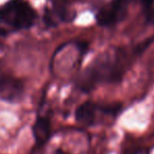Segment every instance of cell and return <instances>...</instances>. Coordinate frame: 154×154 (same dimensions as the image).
I'll list each match as a JSON object with an SVG mask.
<instances>
[{
    "label": "cell",
    "mask_w": 154,
    "mask_h": 154,
    "mask_svg": "<svg viewBox=\"0 0 154 154\" xmlns=\"http://www.w3.org/2000/svg\"><path fill=\"white\" fill-rule=\"evenodd\" d=\"M132 57L133 55L122 48L106 51L84 71L80 78V87L89 90L97 83L119 81L125 73Z\"/></svg>",
    "instance_id": "6da1fadb"
},
{
    "label": "cell",
    "mask_w": 154,
    "mask_h": 154,
    "mask_svg": "<svg viewBox=\"0 0 154 154\" xmlns=\"http://www.w3.org/2000/svg\"><path fill=\"white\" fill-rule=\"evenodd\" d=\"M37 14L26 0H8L0 6V24L21 31L35 24Z\"/></svg>",
    "instance_id": "7a4b0ae2"
},
{
    "label": "cell",
    "mask_w": 154,
    "mask_h": 154,
    "mask_svg": "<svg viewBox=\"0 0 154 154\" xmlns=\"http://www.w3.org/2000/svg\"><path fill=\"white\" fill-rule=\"evenodd\" d=\"M122 110L121 104H100L87 101L81 104L75 110V121L86 127L94 126L104 119H116Z\"/></svg>",
    "instance_id": "3957f363"
},
{
    "label": "cell",
    "mask_w": 154,
    "mask_h": 154,
    "mask_svg": "<svg viewBox=\"0 0 154 154\" xmlns=\"http://www.w3.org/2000/svg\"><path fill=\"white\" fill-rule=\"evenodd\" d=\"M131 0H112L97 13V22L101 26H110L126 17Z\"/></svg>",
    "instance_id": "277c9868"
},
{
    "label": "cell",
    "mask_w": 154,
    "mask_h": 154,
    "mask_svg": "<svg viewBox=\"0 0 154 154\" xmlns=\"http://www.w3.org/2000/svg\"><path fill=\"white\" fill-rule=\"evenodd\" d=\"M75 17L70 8L61 0H54L49 8H45L44 22L47 26H56L60 22H69Z\"/></svg>",
    "instance_id": "5b68a950"
},
{
    "label": "cell",
    "mask_w": 154,
    "mask_h": 154,
    "mask_svg": "<svg viewBox=\"0 0 154 154\" xmlns=\"http://www.w3.org/2000/svg\"><path fill=\"white\" fill-rule=\"evenodd\" d=\"M24 90L20 80L11 75L0 77V99L8 102H17L21 99Z\"/></svg>",
    "instance_id": "8992f818"
},
{
    "label": "cell",
    "mask_w": 154,
    "mask_h": 154,
    "mask_svg": "<svg viewBox=\"0 0 154 154\" xmlns=\"http://www.w3.org/2000/svg\"><path fill=\"white\" fill-rule=\"evenodd\" d=\"M51 134V120L49 114L39 113L32 125V135L38 146H43Z\"/></svg>",
    "instance_id": "52a82bcc"
},
{
    "label": "cell",
    "mask_w": 154,
    "mask_h": 154,
    "mask_svg": "<svg viewBox=\"0 0 154 154\" xmlns=\"http://www.w3.org/2000/svg\"><path fill=\"white\" fill-rule=\"evenodd\" d=\"M140 3L147 20L154 23V0H140Z\"/></svg>",
    "instance_id": "ba28073f"
}]
</instances>
